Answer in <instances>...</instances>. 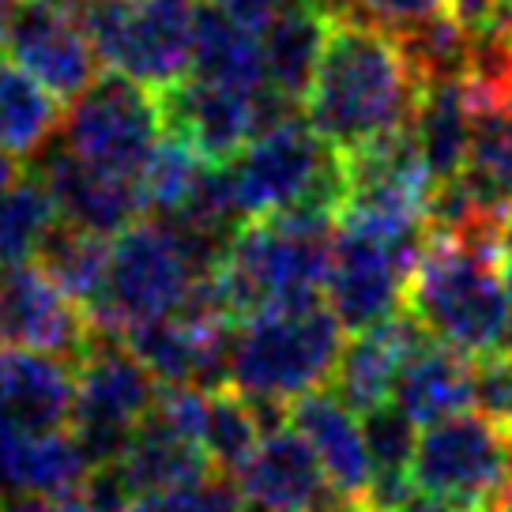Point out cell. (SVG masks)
<instances>
[{
	"label": "cell",
	"mask_w": 512,
	"mask_h": 512,
	"mask_svg": "<svg viewBox=\"0 0 512 512\" xmlns=\"http://www.w3.org/2000/svg\"><path fill=\"white\" fill-rule=\"evenodd\" d=\"M215 8H223L226 16L241 19L245 27H253V31H260L268 19L283 8V4H290V0H211Z\"/></svg>",
	"instance_id": "836d02e7"
},
{
	"label": "cell",
	"mask_w": 512,
	"mask_h": 512,
	"mask_svg": "<svg viewBox=\"0 0 512 512\" xmlns=\"http://www.w3.org/2000/svg\"><path fill=\"white\" fill-rule=\"evenodd\" d=\"M61 121V98L0 49V144L19 159L42 155Z\"/></svg>",
	"instance_id": "484cf974"
},
{
	"label": "cell",
	"mask_w": 512,
	"mask_h": 512,
	"mask_svg": "<svg viewBox=\"0 0 512 512\" xmlns=\"http://www.w3.org/2000/svg\"><path fill=\"white\" fill-rule=\"evenodd\" d=\"M396 512H460V509H452L448 501H437L430 494H411Z\"/></svg>",
	"instance_id": "f35d334b"
},
{
	"label": "cell",
	"mask_w": 512,
	"mask_h": 512,
	"mask_svg": "<svg viewBox=\"0 0 512 512\" xmlns=\"http://www.w3.org/2000/svg\"><path fill=\"white\" fill-rule=\"evenodd\" d=\"M4 512H87L83 509L80 494L68 497H12Z\"/></svg>",
	"instance_id": "e575fe53"
},
{
	"label": "cell",
	"mask_w": 512,
	"mask_h": 512,
	"mask_svg": "<svg viewBox=\"0 0 512 512\" xmlns=\"http://www.w3.org/2000/svg\"><path fill=\"white\" fill-rule=\"evenodd\" d=\"M497 249H501L505 268H512V200L497 215Z\"/></svg>",
	"instance_id": "8d00e7d4"
},
{
	"label": "cell",
	"mask_w": 512,
	"mask_h": 512,
	"mask_svg": "<svg viewBox=\"0 0 512 512\" xmlns=\"http://www.w3.org/2000/svg\"><path fill=\"white\" fill-rule=\"evenodd\" d=\"M336 230V215L328 211H290L241 223L208 275L215 298L234 324L275 309L328 305L324 294Z\"/></svg>",
	"instance_id": "3957f363"
},
{
	"label": "cell",
	"mask_w": 512,
	"mask_h": 512,
	"mask_svg": "<svg viewBox=\"0 0 512 512\" xmlns=\"http://www.w3.org/2000/svg\"><path fill=\"white\" fill-rule=\"evenodd\" d=\"M91 339V313L38 264L0 268V347H23L80 362Z\"/></svg>",
	"instance_id": "5bb4252c"
},
{
	"label": "cell",
	"mask_w": 512,
	"mask_h": 512,
	"mask_svg": "<svg viewBox=\"0 0 512 512\" xmlns=\"http://www.w3.org/2000/svg\"><path fill=\"white\" fill-rule=\"evenodd\" d=\"M249 512H268V509H249Z\"/></svg>",
	"instance_id": "ee69618b"
},
{
	"label": "cell",
	"mask_w": 512,
	"mask_h": 512,
	"mask_svg": "<svg viewBox=\"0 0 512 512\" xmlns=\"http://www.w3.org/2000/svg\"><path fill=\"white\" fill-rule=\"evenodd\" d=\"M475 369L479 362L426 336L407 358L392 403L422 430L433 422L464 415L475 407Z\"/></svg>",
	"instance_id": "7402d4cb"
},
{
	"label": "cell",
	"mask_w": 512,
	"mask_h": 512,
	"mask_svg": "<svg viewBox=\"0 0 512 512\" xmlns=\"http://www.w3.org/2000/svg\"><path fill=\"white\" fill-rule=\"evenodd\" d=\"M162 140L155 91L102 68L61 121V144L98 170L140 181Z\"/></svg>",
	"instance_id": "8fae6325"
},
{
	"label": "cell",
	"mask_w": 512,
	"mask_h": 512,
	"mask_svg": "<svg viewBox=\"0 0 512 512\" xmlns=\"http://www.w3.org/2000/svg\"><path fill=\"white\" fill-rule=\"evenodd\" d=\"M117 464L132 482L136 494H159V490H177L192 482L219 475L211 464L208 448L192 441L185 433L162 426L159 418H144V426L128 437L125 452L117 456Z\"/></svg>",
	"instance_id": "cb8c5ba5"
},
{
	"label": "cell",
	"mask_w": 512,
	"mask_h": 512,
	"mask_svg": "<svg viewBox=\"0 0 512 512\" xmlns=\"http://www.w3.org/2000/svg\"><path fill=\"white\" fill-rule=\"evenodd\" d=\"M324 512H377L369 501H351V497H339L332 509H324Z\"/></svg>",
	"instance_id": "ab89813d"
},
{
	"label": "cell",
	"mask_w": 512,
	"mask_h": 512,
	"mask_svg": "<svg viewBox=\"0 0 512 512\" xmlns=\"http://www.w3.org/2000/svg\"><path fill=\"white\" fill-rule=\"evenodd\" d=\"M497 249V215L430 226L407 283V313L430 339L471 362L512 351V302Z\"/></svg>",
	"instance_id": "7a4b0ae2"
},
{
	"label": "cell",
	"mask_w": 512,
	"mask_h": 512,
	"mask_svg": "<svg viewBox=\"0 0 512 512\" xmlns=\"http://www.w3.org/2000/svg\"><path fill=\"white\" fill-rule=\"evenodd\" d=\"M328 34H332V12L320 0H290L260 27L264 87L294 110L305 106Z\"/></svg>",
	"instance_id": "44dd1931"
},
{
	"label": "cell",
	"mask_w": 512,
	"mask_h": 512,
	"mask_svg": "<svg viewBox=\"0 0 512 512\" xmlns=\"http://www.w3.org/2000/svg\"><path fill=\"white\" fill-rule=\"evenodd\" d=\"M155 106H159L162 136L185 144L215 170L230 166L256 136L298 113L268 87H226L200 76H185L159 87Z\"/></svg>",
	"instance_id": "9c48e42d"
},
{
	"label": "cell",
	"mask_w": 512,
	"mask_h": 512,
	"mask_svg": "<svg viewBox=\"0 0 512 512\" xmlns=\"http://www.w3.org/2000/svg\"><path fill=\"white\" fill-rule=\"evenodd\" d=\"M234 482L253 509L268 512H324L339 501L313 445L290 422L260 437Z\"/></svg>",
	"instance_id": "2e32d148"
},
{
	"label": "cell",
	"mask_w": 512,
	"mask_h": 512,
	"mask_svg": "<svg viewBox=\"0 0 512 512\" xmlns=\"http://www.w3.org/2000/svg\"><path fill=\"white\" fill-rule=\"evenodd\" d=\"M411 136L430 166V177L437 181V192L464 177L471 144H475V102L464 76L426 80L418 113L411 121Z\"/></svg>",
	"instance_id": "603a6c76"
},
{
	"label": "cell",
	"mask_w": 512,
	"mask_h": 512,
	"mask_svg": "<svg viewBox=\"0 0 512 512\" xmlns=\"http://www.w3.org/2000/svg\"><path fill=\"white\" fill-rule=\"evenodd\" d=\"M287 422L313 445L332 490L351 501H366L373 486V460L362 415H354L332 388H317L290 403Z\"/></svg>",
	"instance_id": "ac0fdd59"
},
{
	"label": "cell",
	"mask_w": 512,
	"mask_h": 512,
	"mask_svg": "<svg viewBox=\"0 0 512 512\" xmlns=\"http://www.w3.org/2000/svg\"><path fill=\"white\" fill-rule=\"evenodd\" d=\"M91 475L76 430H19L0 422V497H68Z\"/></svg>",
	"instance_id": "ffe728a7"
},
{
	"label": "cell",
	"mask_w": 512,
	"mask_h": 512,
	"mask_svg": "<svg viewBox=\"0 0 512 512\" xmlns=\"http://www.w3.org/2000/svg\"><path fill=\"white\" fill-rule=\"evenodd\" d=\"M475 407L512 430V351L479 362V369H475Z\"/></svg>",
	"instance_id": "d6a6232c"
},
{
	"label": "cell",
	"mask_w": 512,
	"mask_h": 512,
	"mask_svg": "<svg viewBox=\"0 0 512 512\" xmlns=\"http://www.w3.org/2000/svg\"><path fill=\"white\" fill-rule=\"evenodd\" d=\"M57 223L61 208L46 181L34 170L19 177L8 196H0V268L34 264Z\"/></svg>",
	"instance_id": "83f0119b"
},
{
	"label": "cell",
	"mask_w": 512,
	"mask_h": 512,
	"mask_svg": "<svg viewBox=\"0 0 512 512\" xmlns=\"http://www.w3.org/2000/svg\"><path fill=\"white\" fill-rule=\"evenodd\" d=\"M343 343V324L328 305L275 309L241 320L230 339L226 388L253 403L290 407L332 384Z\"/></svg>",
	"instance_id": "5b68a950"
},
{
	"label": "cell",
	"mask_w": 512,
	"mask_h": 512,
	"mask_svg": "<svg viewBox=\"0 0 512 512\" xmlns=\"http://www.w3.org/2000/svg\"><path fill=\"white\" fill-rule=\"evenodd\" d=\"M332 16L358 19L369 27L396 34V38H411L415 31L430 27L437 19L452 16L448 0H320Z\"/></svg>",
	"instance_id": "4dcf8cb0"
},
{
	"label": "cell",
	"mask_w": 512,
	"mask_h": 512,
	"mask_svg": "<svg viewBox=\"0 0 512 512\" xmlns=\"http://www.w3.org/2000/svg\"><path fill=\"white\" fill-rule=\"evenodd\" d=\"M0 49L34 72L61 102H76L102 76L80 0H12Z\"/></svg>",
	"instance_id": "4fadbf2b"
},
{
	"label": "cell",
	"mask_w": 512,
	"mask_h": 512,
	"mask_svg": "<svg viewBox=\"0 0 512 512\" xmlns=\"http://www.w3.org/2000/svg\"><path fill=\"white\" fill-rule=\"evenodd\" d=\"M189 76L226 83V87H264L260 31L245 27L241 19L226 16L223 8L204 0L196 8V42H192Z\"/></svg>",
	"instance_id": "d4e9b609"
},
{
	"label": "cell",
	"mask_w": 512,
	"mask_h": 512,
	"mask_svg": "<svg viewBox=\"0 0 512 512\" xmlns=\"http://www.w3.org/2000/svg\"><path fill=\"white\" fill-rule=\"evenodd\" d=\"M223 181L238 223L290 211H328L343 204V155L305 117H287L223 166Z\"/></svg>",
	"instance_id": "8992f818"
},
{
	"label": "cell",
	"mask_w": 512,
	"mask_h": 512,
	"mask_svg": "<svg viewBox=\"0 0 512 512\" xmlns=\"http://www.w3.org/2000/svg\"><path fill=\"white\" fill-rule=\"evenodd\" d=\"M422 245L426 238H388L358 226H339L324 302L343 332L354 336L381 320L400 317Z\"/></svg>",
	"instance_id": "7c38bea8"
},
{
	"label": "cell",
	"mask_w": 512,
	"mask_h": 512,
	"mask_svg": "<svg viewBox=\"0 0 512 512\" xmlns=\"http://www.w3.org/2000/svg\"><path fill=\"white\" fill-rule=\"evenodd\" d=\"M422 339H426V332L418 328V320L407 309L400 317L381 320L366 332H354L343 343V354H339V366L328 388L351 407L354 415L377 411L392 400L403 366Z\"/></svg>",
	"instance_id": "e0dca14e"
},
{
	"label": "cell",
	"mask_w": 512,
	"mask_h": 512,
	"mask_svg": "<svg viewBox=\"0 0 512 512\" xmlns=\"http://www.w3.org/2000/svg\"><path fill=\"white\" fill-rule=\"evenodd\" d=\"M426 76L396 34L332 16L317 76L305 95V121L339 155L411 128Z\"/></svg>",
	"instance_id": "6da1fadb"
},
{
	"label": "cell",
	"mask_w": 512,
	"mask_h": 512,
	"mask_svg": "<svg viewBox=\"0 0 512 512\" xmlns=\"http://www.w3.org/2000/svg\"><path fill=\"white\" fill-rule=\"evenodd\" d=\"M505 283H509V302H512V268H505Z\"/></svg>",
	"instance_id": "7bdbcfd3"
},
{
	"label": "cell",
	"mask_w": 512,
	"mask_h": 512,
	"mask_svg": "<svg viewBox=\"0 0 512 512\" xmlns=\"http://www.w3.org/2000/svg\"><path fill=\"white\" fill-rule=\"evenodd\" d=\"M411 482L460 512H494L512 490V430L486 411H464L418 433Z\"/></svg>",
	"instance_id": "ba28073f"
},
{
	"label": "cell",
	"mask_w": 512,
	"mask_h": 512,
	"mask_svg": "<svg viewBox=\"0 0 512 512\" xmlns=\"http://www.w3.org/2000/svg\"><path fill=\"white\" fill-rule=\"evenodd\" d=\"M23 170H19V155H12L8 147L0 144V196H8V189L16 185Z\"/></svg>",
	"instance_id": "74e56055"
},
{
	"label": "cell",
	"mask_w": 512,
	"mask_h": 512,
	"mask_svg": "<svg viewBox=\"0 0 512 512\" xmlns=\"http://www.w3.org/2000/svg\"><path fill=\"white\" fill-rule=\"evenodd\" d=\"M34 174L49 185L64 223L80 226V230H91V234H102V238H117V234H125L128 226L147 219L140 181L98 170L91 162H83L80 155H72L61 140L42 151Z\"/></svg>",
	"instance_id": "9a60e30c"
},
{
	"label": "cell",
	"mask_w": 512,
	"mask_h": 512,
	"mask_svg": "<svg viewBox=\"0 0 512 512\" xmlns=\"http://www.w3.org/2000/svg\"><path fill=\"white\" fill-rule=\"evenodd\" d=\"M155 373L125 347V339L95 328L91 347L76 369V415L72 430L80 437L91 467L110 464L125 452L128 437L144 426L159 400Z\"/></svg>",
	"instance_id": "30bf717a"
},
{
	"label": "cell",
	"mask_w": 512,
	"mask_h": 512,
	"mask_svg": "<svg viewBox=\"0 0 512 512\" xmlns=\"http://www.w3.org/2000/svg\"><path fill=\"white\" fill-rule=\"evenodd\" d=\"M76 415V369L68 358L0 347V422L19 430H68Z\"/></svg>",
	"instance_id": "d6986e66"
},
{
	"label": "cell",
	"mask_w": 512,
	"mask_h": 512,
	"mask_svg": "<svg viewBox=\"0 0 512 512\" xmlns=\"http://www.w3.org/2000/svg\"><path fill=\"white\" fill-rule=\"evenodd\" d=\"M494 512H512V490H509L505 497H501V505H497Z\"/></svg>",
	"instance_id": "60d3db41"
},
{
	"label": "cell",
	"mask_w": 512,
	"mask_h": 512,
	"mask_svg": "<svg viewBox=\"0 0 512 512\" xmlns=\"http://www.w3.org/2000/svg\"><path fill=\"white\" fill-rule=\"evenodd\" d=\"M497 16H509L512 19V0H501V12Z\"/></svg>",
	"instance_id": "b9f144b4"
},
{
	"label": "cell",
	"mask_w": 512,
	"mask_h": 512,
	"mask_svg": "<svg viewBox=\"0 0 512 512\" xmlns=\"http://www.w3.org/2000/svg\"><path fill=\"white\" fill-rule=\"evenodd\" d=\"M110 249L113 238L80 230L72 223H57V230L46 238L42 253H38V268L61 283L76 302L91 313L102 302V290H106V275H110Z\"/></svg>",
	"instance_id": "4316f807"
},
{
	"label": "cell",
	"mask_w": 512,
	"mask_h": 512,
	"mask_svg": "<svg viewBox=\"0 0 512 512\" xmlns=\"http://www.w3.org/2000/svg\"><path fill=\"white\" fill-rule=\"evenodd\" d=\"M128 512H245V497L230 475H208L177 490L136 494Z\"/></svg>",
	"instance_id": "1f68e13d"
},
{
	"label": "cell",
	"mask_w": 512,
	"mask_h": 512,
	"mask_svg": "<svg viewBox=\"0 0 512 512\" xmlns=\"http://www.w3.org/2000/svg\"><path fill=\"white\" fill-rule=\"evenodd\" d=\"M215 166L192 155L185 144H177L170 136H162L155 155L147 162L140 189H144V204L151 219H177L192 208V200L204 192L208 177Z\"/></svg>",
	"instance_id": "f1b7e54d"
},
{
	"label": "cell",
	"mask_w": 512,
	"mask_h": 512,
	"mask_svg": "<svg viewBox=\"0 0 512 512\" xmlns=\"http://www.w3.org/2000/svg\"><path fill=\"white\" fill-rule=\"evenodd\" d=\"M448 4L471 31H486L497 19V12H501V0H448Z\"/></svg>",
	"instance_id": "d590c367"
},
{
	"label": "cell",
	"mask_w": 512,
	"mask_h": 512,
	"mask_svg": "<svg viewBox=\"0 0 512 512\" xmlns=\"http://www.w3.org/2000/svg\"><path fill=\"white\" fill-rule=\"evenodd\" d=\"M264 426L256 407L234 388H211L208 392V426H204V448L219 475H238L245 460L260 445Z\"/></svg>",
	"instance_id": "f546056e"
},
{
	"label": "cell",
	"mask_w": 512,
	"mask_h": 512,
	"mask_svg": "<svg viewBox=\"0 0 512 512\" xmlns=\"http://www.w3.org/2000/svg\"><path fill=\"white\" fill-rule=\"evenodd\" d=\"M200 0H80L98 61L159 91L192 72Z\"/></svg>",
	"instance_id": "52a82bcc"
},
{
	"label": "cell",
	"mask_w": 512,
	"mask_h": 512,
	"mask_svg": "<svg viewBox=\"0 0 512 512\" xmlns=\"http://www.w3.org/2000/svg\"><path fill=\"white\" fill-rule=\"evenodd\" d=\"M219 253L170 219H140L113 238L110 275L91 320L102 332L121 336L136 324L181 313L211 275Z\"/></svg>",
	"instance_id": "277c9868"
}]
</instances>
